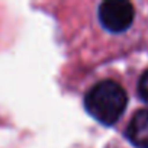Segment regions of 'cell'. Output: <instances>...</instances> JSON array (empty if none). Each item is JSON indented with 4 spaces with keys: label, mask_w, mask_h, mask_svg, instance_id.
Listing matches in <instances>:
<instances>
[{
    "label": "cell",
    "mask_w": 148,
    "mask_h": 148,
    "mask_svg": "<svg viewBox=\"0 0 148 148\" xmlns=\"http://www.w3.org/2000/svg\"><path fill=\"white\" fill-rule=\"evenodd\" d=\"M128 105L125 89L113 80L96 83L84 97V108L92 118L103 125H113L123 115Z\"/></svg>",
    "instance_id": "1"
},
{
    "label": "cell",
    "mask_w": 148,
    "mask_h": 148,
    "mask_svg": "<svg viewBox=\"0 0 148 148\" xmlns=\"http://www.w3.org/2000/svg\"><path fill=\"white\" fill-rule=\"evenodd\" d=\"M135 19V9L126 0H106L99 6V21L113 34L126 31Z\"/></svg>",
    "instance_id": "2"
},
{
    "label": "cell",
    "mask_w": 148,
    "mask_h": 148,
    "mask_svg": "<svg viewBox=\"0 0 148 148\" xmlns=\"http://www.w3.org/2000/svg\"><path fill=\"white\" fill-rule=\"evenodd\" d=\"M126 138L135 148H148V109L134 113L126 128Z\"/></svg>",
    "instance_id": "3"
},
{
    "label": "cell",
    "mask_w": 148,
    "mask_h": 148,
    "mask_svg": "<svg viewBox=\"0 0 148 148\" xmlns=\"http://www.w3.org/2000/svg\"><path fill=\"white\" fill-rule=\"evenodd\" d=\"M138 95L141 97V100H144L145 103H148V70L142 73V76L139 77L138 82Z\"/></svg>",
    "instance_id": "4"
}]
</instances>
